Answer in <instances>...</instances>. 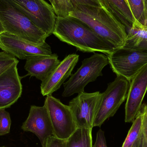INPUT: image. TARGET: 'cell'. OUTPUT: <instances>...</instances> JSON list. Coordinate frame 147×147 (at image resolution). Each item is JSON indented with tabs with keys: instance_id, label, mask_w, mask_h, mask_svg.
<instances>
[{
	"instance_id": "6da1fadb",
	"label": "cell",
	"mask_w": 147,
	"mask_h": 147,
	"mask_svg": "<svg viewBox=\"0 0 147 147\" xmlns=\"http://www.w3.org/2000/svg\"><path fill=\"white\" fill-rule=\"evenodd\" d=\"M53 34L82 52H98L107 55L117 49L86 24L71 16H57Z\"/></svg>"
},
{
	"instance_id": "7a4b0ae2",
	"label": "cell",
	"mask_w": 147,
	"mask_h": 147,
	"mask_svg": "<svg viewBox=\"0 0 147 147\" xmlns=\"http://www.w3.org/2000/svg\"><path fill=\"white\" fill-rule=\"evenodd\" d=\"M100 7L75 5L69 16L86 24L117 49L122 48L125 46L127 40L126 27L102 1Z\"/></svg>"
},
{
	"instance_id": "3957f363",
	"label": "cell",
	"mask_w": 147,
	"mask_h": 147,
	"mask_svg": "<svg viewBox=\"0 0 147 147\" xmlns=\"http://www.w3.org/2000/svg\"><path fill=\"white\" fill-rule=\"evenodd\" d=\"M0 22L6 32L38 44L49 37L16 7L0 0Z\"/></svg>"
},
{
	"instance_id": "277c9868",
	"label": "cell",
	"mask_w": 147,
	"mask_h": 147,
	"mask_svg": "<svg viewBox=\"0 0 147 147\" xmlns=\"http://www.w3.org/2000/svg\"><path fill=\"white\" fill-rule=\"evenodd\" d=\"M109 64L107 56L105 54L94 53L90 57L82 61V65L69 79L64 83L62 96L68 97L75 93L83 92L85 86L90 82L96 80L103 75L102 71Z\"/></svg>"
},
{
	"instance_id": "5b68a950",
	"label": "cell",
	"mask_w": 147,
	"mask_h": 147,
	"mask_svg": "<svg viewBox=\"0 0 147 147\" xmlns=\"http://www.w3.org/2000/svg\"><path fill=\"white\" fill-rule=\"evenodd\" d=\"M129 85V80L120 76L108 84L106 90L101 93L93 127H101L107 119L114 116L127 99Z\"/></svg>"
},
{
	"instance_id": "8992f818",
	"label": "cell",
	"mask_w": 147,
	"mask_h": 147,
	"mask_svg": "<svg viewBox=\"0 0 147 147\" xmlns=\"http://www.w3.org/2000/svg\"><path fill=\"white\" fill-rule=\"evenodd\" d=\"M107 57L113 72L129 81L147 65V49L123 47Z\"/></svg>"
},
{
	"instance_id": "52a82bcc",
	"label": "cell",
	"mask_w": 147,
	"mask_h": 147,
	"mask_svg": "<svg viewBox=\"0 0 147 147\" xmlns=\"http://www.w3.org/2000/svg\"><path fill=\"white\" fill-rule=\"evenodd\" d=\"M16 7L48 36L53 34L57 15L45 0H5Z\"/></svg>"
},
{
	"instance_id": "ba28073f",
	"label": "cell",
	"mask_w": 147,
	"mask_h": 147,
	"mask_svg": "<svg viewBox=\"0 0 147 147\" xmlns=\"http://www.w3.org/2000/svg\"><path fill=\"white\" fill-rule=\"evenodd\" d=\"M44 105L51 118L53 136L67 140L78 129L69 105L63 104L52 95L47 96Z\"/></svg>"
},
{
	"instance_id": "9c48e42d",
	"label": "cell",
	"mask_w": 147,
	"mask_h": 147,
	"mask_svg": "<svg viewBox=\"0 0 147 147\" xmlns=\"http://www.w3.org/2000/svg\"><path fill=\"white\" fill-rule=\"evenodd\" d=\"M0 48L6 53L21 59L27 60L52 54L51 46L46 42L36 44L6 32L0 35Z\"/></svg>"
},
{
	"instance_id": "30bf717a",
	"label": "cell",
	"mask_w": 147,
	"mask_h": 147,
	"mask_svg": "<svg viewBox=\"0 0 147 147\" xmlns=\"http://www.w3.org/2000/svg\"><path fill=\"white\" fill-rule=\"evenodd\" d=\"M100 96L99 92L84 91L70 101L69 106L78 128L92 129Z\"/></svg>"
},
{
	"instance_id": "8fae6325",
	"label": "cell",
	"mask_w": 147,
	"mask_h": 147,
	"mask_svg": "<svg viewBox=\"0 0 147 147\" xmlns=\"http://www.w3.org/2000/svg\"><path fill=\"white\" fill-rule=\"evenodd\" d=\"M147 91V65L130 81L125 105V122H133L141 111Z\"/></svg>"
},
{
	"instance_id": "7c38bea8",
	"label": "cell",
	"mask_w": 147,
	"mask_h": 147,
	"mask_svg": "<svg viewBox=\"0 0 147 147\" xmlns=\"http://www.w3.org/2000/svg\"><path fill=\"white\" fill-rule=\"evenodd\" d=\"M21 129L24 132L34 134L44 147L47 138L53 136L52 125L45 105L42 107L32 105L28 117L22 123Z\"/></svg>"
},
{
	"instance_id": "4fadbf2b",
	"label": "cell",
	"mask_w": 147,
	"mask_h": 147,
	"mask_svg": "<svg viewBox=\"0 0 147 147\" xmlns=\"http://www.w3.org/2000/svg\"><path fill=\"white\" fill-rule=\"evenodd\" d=\"M16 63L0 75V110L11 107L22 94V86Z\"/></svg>"
},
{
	"instance_id": "5bb4252c",
	"label": "cell",
	"mask_w": 147,
	"mask_h": 147,
	"mask_svg": "<svg viewBox=\"0 0 147 147\" xmlns=\"http://www.w3.org/2000/svg\"><path fill=\"white\" fill-rule=\"evenodd\" d=\"M79 56L75 53L69 54L61 61L55 69L40 85L43 96H47L57 91L70 76L78 62Z\"/></svg>"
},
{
	"instance_id": "9a60e30c",
	"label": "cell",
	"mask_w": 147,
	"mask_h": 147,
	"mask_svg": "<svg viewBox=\"0 0 147 147\" xmlns=\"http://www.w3.org/2000/svg\"><path fill=\"white\" fill-rule=\"evenodd\" d=\"M61 61L56 53L50 56H39L27 59L24 69L28 76L34 77L44 81L50 75Z\"/></svg>"
},
{
	"instance_id": "2e32d148",
	"label": "cell",
	"mask_w": 147,
	"mask_h": 147,
	"mask_svg": "<svg viewBox=\"0 0 147 147\" xmlns=\"http://www.w3.org/2000/svg\"><path fill=\"white\" fill-rule=\"evenodd\" d=\"M103 4L115 16L128 31L132 26L135 19L124 0H100Z\"/></svg>"
},
{
	"instance_id": "e0dca14e",
	"label": "cell",
	"mask_w": 147,
	"mask_h": 147,
	"mask_svg": "<svg viewBox=\"0 0 147 147\" xmlns=\"http://www.w3.org/2000/svg\"><path fill=\"white\" fill-rule=\"evenodd\" d=\"M127 34V40L124 47L147 49V27L135 20Z\"/></svg>"
},
{
	"instance_id": "ac0fdd59",
	"label": "cell",
	"mask_w": 147,
	"mask_h": 147,
	"mask_svg": "<svg viewBox=\"0 0 147 147\" xmlns=\"http://www.w3.org/2000/svg\"><path fill=\"white\" fill-rule=\"evenodd\" d=\"M92 129L78 128L66 140V147H92Z\"/></svg>"
},
{
	"instance_id": "d6986e66",
	"label": "cell",
	"mask_w": 147,
	"mask_h": 147,
	"mask_svg": "<svg viewBox=\"0 0 147 147\" xmlns=\"http://www.w3.org/2000/svg\"><path fill=\"white\" fill-rule=\"evenodd\" d=\"M142 123V113L140 111L133 121L127 137L122 147H134L138 140L141 131Z\"/></svg>"
},
{
	"instance_id": "ffe728a7",
	"label": "cell",
	"mask_w": 147,
	"mask_h": 147,
	"mask_svg": "<svg viewBox=\"0 0 147 147\" xmlns=\"http://www.w3.org/2000/svg\"><path fill=\"white\" fill-rule=\"evenodd\" d=\"M124 1L131 10L134 19L141 23L147 14L144 7V0H124Z\"/></svg>"
},
{
	"instance_id": "44dd1931",
	"label": "cell",
	"mask_w": 147,
	"mask_h": 147,
	"mask_svg": "<svg viewBox=\"0 0 147 147\" xmlns=\"http://www.w3.org/2000/svg\"><path fill=\"white\" fill-rule=\"evenodd\" d=\"M54 2L53 9L57 16H68L73 10V5L71 0H54Z\"/></svg>"
},
{
	"instance_id": "7402d4cb",
	"label": "cell",
	"mask_w": 147,
	"mask_h": 147,
	"mask_svg": "<svg viewBox=\"0 0 147 147\" xmlns=\"http://www.w3.org/2000/svg\"><path fill=\"white\" fill-rule=\"evenodd\" d=\"M141 111L142 113L141 131L134 147H147V104L143 107Z\"/></svg>"
},
{
	"instance_id": "603a6c76",
	"label": "cell",
	"mask_w": 147,
	"mask_h": 147,
	"mask_svg": "<svg viewBox=\"0 0 147 147\" xmlns=\"http://www.w3.org/2000/svg\"><path fill=\"white\" fill-rule=\"evenodd\" d=\"M11 120L9 113L5 109L0 110V136L10 133Z\"/></svg>"
},
{
	"instance_id": "cb8c5ba5",
	"label": "cell",
	"mask_w": 147,
	"mask_h": 147,
	"mask_svg": "<svg viewBox=\"0 0 147 147\" xmlns=\"http://www.w3.org/2000/svg\"><path fill=\"white\" fill-rule=\"evenodd\" d=\"M16 63L19 61L16 57L5 52H0V75Z\"/></svg>"
},
{
	"instance_id": "d4e9b609",
	"label": "cell",
	"mask_w": 147,
	"mask_h": 147,
	"mask_svg": "<svg viewBox=\"0 0 147 147\" xmlns=\"http://www.w3.org/2000/svg\"><path fill=\"white\" fill-rule=\"evenodd\" d=\"M66 140L57 138L53 136L47 138L44 147H66Z\"/></svg>"
},
{
	"instance_id": "484cf974",
	"label": "cell",
	"mask_w": 147,
	"mask_h": 147,
	"mask_svg": "<svg viewBox=\"0 0 147 147\" xmlns=\"http://www.w3.org/2000/svg\"><path fill=\"white\" fill-rule=\"evenodd\" d=\"M93 147H108L106 143L105 133L102 129H100L96 134V142L93 146Z\"/></svg>"
},
{
	"instance_id": "4316f807",
	"label": "cell",
	"mask_w": 147,
	"mask_h": 147,
	"mask_svg": "<svg viewBox=\"0 0 147 147\" xmlns=\"http://www.w3.org/2000/svg\"><path fill=\"white\" fill-rule=\"evenodd\" d=\"M71 3L74 6L79 4L94 6V7H100L102 6L101 2L100 0H71Z\"/></svg>"
},
{
	"instance_id": "83f0119b",
	"label": "cell",
	"mask_w": 147,
	"mask_h": 147,
	"mask_svg": "<svg viewBox=\"0 0 147 147\" xmlns=\"http://www.w3.org/2000/svg\"><path fill=\"white\" fill-rule=\"evenodd\" d=\"M141 24L147 27V14L143 21L141 22Z\"/></svg>"
},
{
	"instance_id": "f1b7e54d",
	"label": "cell",
	"mask_w": 147,
	"mask_h": 147,
	"mask_svg": "<svg viewBox=\"0 0 147 147\" xmlns=\"http://www.w3.org/2000/svg\"><path fill=\"white\" fill-rule=\"evenodd\" d=\"M5 32H6V31H5V29L3 28L1 22H0V35L3 33Z\"/></svg>"
},
{
	"instance_id": "f546056e",
	"label": "cell",
	"mask_w": 147,
	"mask_h": 147,
	"mask_svg": "<svg viewBox=\"0 0 147 147\" xmlns=\"http://www.w3.org/2000/svg\"><path fill=\"white\" fill-rule=\"evenodd\" d=\"M144 7H145V10L147 14V0H144Z\"/></svg>"
},
{
	"instance_id": "4dcf8cb0",
	"label": "cell",
	"mask_w": 147,
	"mask_h": 147,
	"mask_svg": "<svg viewBox=\"0 0 147 147\" xmlns=\"http://www.w3.org/2000/svg\"><path fill=\"white\" fill-rule=\"evenodd\" d=\"M50 1V3H51L52 6H53V8L54 7V0H49Z\"/></svg>"
},
{
	"instance_id": "1f68e13d",
	"label": "cell",
	"mask_w": 147,
	"mask_h": 147,
	"mask_svg": "<svg viewBox=\"0 0 147 147\" xmlns=\"http://www.w3.org/2000/svg\"><path fill=\"white\" fill-rule=\"evenodd\" d=\"M5 147V146H2V147Z\"/></svg>"
}]
</instances>
